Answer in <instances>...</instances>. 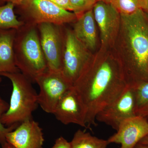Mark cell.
<instances>
[{"instance_id":"26","label":"cell","mask_w":148,"mask_h":148,"mask_svg":"<svg viewBox=\"0 0 148 148\" xmlns=\"http://www.w3.org/2000/svg\"><path fill=\"white\" fill-rule=\"evenodd\" d=\"M134 148H148V145L138 143Z\"/></svg>"},{"instance_id":"8","label":"cell","mask_w":148,"mask_h":148,"mask_svg":"<svg viewBox=\"0 0 148 148\" xmlns=\"http://www.w3.org/2000/svg\"><path fill=\"white\" fill-rule=\"evenodd\" d=\"M64 47L61 72L73 84L84 67L90 60L88 50L78 39L73 30L64 32Z\"/></svg>"},{"instance_id":"22","label":"cell","mask_w":148,"mask_h":148,"mask_svg":"<svg viewBox=\"0 0 148 148\" xmlns=\"http://www.w3.org/2000/svg\"><path fill=\"white\" fill-rule=\"evenodd\" d=\"M51 148H71V146L70 142L64 137H60L56 140L54 145Z\"/></svg>"},{"instance_id":"12","label":"cell","mask_w":148,"mask_h":148,"mask_svg":"<svg viewBox=\"0 0 148 148\" xmlns=\"http://www.w3.org/2000/svg\"><path fill=\"white\" fill-rule=\"evenodd\" d=\"M6 140L15 148H43L45 141L42 128L33 119L19 123L7 133Z\"/></svg>"},{"instance_id":"10","label":"cell","mask_w":148,"mask_h":148,"mask_svg":"<svg viewBox=\"0 0 148 148\" xmlns=\"http://www.w3.org/2000/svg\"><path fill=\"white\" fill-rule=\"evenodd\" d=\"M53 114L63 124L73 123L87 129L85 108L73 86L61 97Z\"/></svg>"},{"instance_id":"28","label":"cell","mask_w":148,"mask_h":148,"mask_svg":"<svg viewBox=\"0 0 148 148\" xmlns=\"http://www.w3.org/2000/svg\"><path fill=\"white\" fill-rule=\"evenodd\" d=\"M143 11L145 12L147 15H148V0H146V4Z\"/></svg>"},{"instance_id":"32","label":"cell","mask_w":148,"mask_h":148,"mask_svg":"<svg viewBox=\"0 0 148 148\" xmlns=\"http://www.w3.org/2000/svg\"><path fill=\"white\" fill-rule=\"evenodd\" d=\"M147 119H148V116L147 117Z\"/></svg>"},{"instance_id":"16","label":"cell","mask_w":148,"mask_h":148,"mask_svg":"<svg viewBox=\"0 0 148 148\" xmlns=\"http://www.w3.org/2000/svg\"><path fill=\"white\" fill-rule=\"evenodd\" d=\"M70 143L71 148H107L110 144L108 140L100 139L81 130L75 132Z\"/></svg>"},{"instance_id":"5","label":"cell","mask_w":148,"mask_h":148,"mask_svg":"<svg viewBox=\"0 0 148 148\" xmlns=\"http://www.w3.org/2000/svg\"><path fill=\"white\" fill-rule=\"evenodd\" d=\"M20 8V20L24 24L38 25L51 23L58 25L74 23L77 16L73 12L59 7L49 0H25Z\"/></svg>"},{"instance_id":"27","label":"cell","mask_w":148,"mask_h":148,"mask_svg":"<svg viewBox=\"0 0 148 148\" xmlns=\"http://www.w3.org/2000/svg\"><path fill=\"white\" fill-rule=\"evenodd\" d=\"M2 148H15L7 142H6L3 145H2Z\"/></svg>"},{"instance_id":"24","label":"cell","mask_w":148,"mask_h":148,"mask_svg":"<svg viewBox=\"0 0 148 148\" xmlns=\"http://www.w3.org/2000/svg\"><path fill=\"white\" fill-rule=\"evenodd\" d=\"M25 0H3L5 3H11L13 4L15 6L21 5Z\"/></svg>"},{"instance_id":"14","label":"cell","mask_w":148,"mask_h":148,"mask_svg":"<svg viewBox=\"0 0 148 148\" xmlns=\"http://www.w3.org/2000/svg\"><path fill=\"white\" fill-rule=\"evenodd\" d=\"M96 24L92 9L79 16L74 22V34L88 50L95 49L97 44Z\"/></svg>"},{"instance_id":"2","label":"cell","mask_w":148,"mask_h":148,"mask_svg":"<svg viewBox=\"0 0 148 148\" xmlns=\"http://www.w3.org/2000/svg\"><path fill=\"white\" fill-rule=\"evenodd\" d=\"M120 16L121 24L132 56L126 67L127 73L132 79L129 86L135 87L148 81V18L143 10Z\"/></svg>"},{"instance_id":"11","label":"cell","mask_w":148,"mask_h":148,"mask_svg":"<svg viewBox=\"0 0 148 148\" xmlns=\"http://www.w3.org/2000/svg\"><path fill=\"white\" fill-rule=\"evenodd\" d=\"M148 135L147 119L135 116L123 122L116 132L108 140L110 144H120L121 148H134Z\"/></svg>"},{"instance_id":"29","label":"cell","mask_w":148,"mask_h":148,"mask_svg":"<svg viewBox=\"0 0 148 148\" xmlns=\"http://www.w3.org/2000/svg\"><path fill=\"white\" fill-rule=\"evenodd\" d=\"M111 0H97V1H102L103 2L110 3Z\"/></svg>"},{"instance_id":"17","label":"cell","mask_w":148,"mask_h":148,"mask_svg":"<svg viewBox=\"0 0 148 148\" xmlns=\"http://www.w3.org/2000/svg\"><path fill=\"white\" fill-rule=\"evenodd\" d=\"M15 5L11 3L0 5V29H17L24 25L14 13Z\"/></svg>"},{"instance_id":"7","label":"cell","mask_w":148,"mask_h":148,"mask_svg":"<svg viewBox=\"0 0 148 148\" xmlns=\"http://www.w3.org/2000/svg\"><path fill=\"white\" fill-rule=\"evenodd\" d=\"M63 26L51 23L37 25L41 46L49 71H61L64 41Z\"/></svg>"},{"instance_id":"23","label":"cell","mask_w":148,"mask_h":148,"mask_svg":"<svg viewBox=\"0 0 148 148\" xmlns=\"http://www.w3.org/2000/svg\"><path fill=\"white\" fill-rule=\"evenodd\" d=\"M49 1L61 8L66 10L73 12V8L71 5L69 0H49Z\"/></svg>"},{"instance_id":"31","label":"cell","mask_w":148,"mask_h":148,"mask_svg":"<svg viewBox=\"0 0 148 148\" xmlns=\"http://www.w3.org/2000/svg\"><path fill=\"white\" fill-rule=\"evenodd\" d=\"M1 77H0V82H1Z\"/></svg>"},{"instance_id":"15","label":"cell","mask_w":148,"mask_h":148,"mask_svg":"<svg viewBox=\"0 0 148 148\" xmlns=\"http://www.w3.org/2000/svg\"><path fill=\"white\" fill-rule=\"evenodd\" d=\"M16 29H0V73L20 72L14 56V38Z\"/></svg>"},{"instance_id":"13","label":"cell","mask_w":148,"mask_h":148,"mask_svg":"<svg viewBox=\"0 0 148 148\" xmlns=\"http://www.w3.org/2000/svg\"><path fill=\"white\" fill-rule=\"evenodd\" d=\"M95 22L101 32V42L106 45L114 39L121 24L120 14L111 3L97 1L93 8Z\"/></svg>"},{"instance_id":"19","label":"cell","mask_w":148,"mask_h":148,"mask_svg":"<svg viewBox=\"0 0 148 148\" xmlns=\"http://www.w3.org/2000/svg\"><path fill=\"white\" fill-rule=\"evenodd\" d=\"M110 3L120 14L128 15L143 10L146 0H111Z\"/></svg>"},{"instance_id":"6","label":"cell","mask_w":148,"mask_h":148,"mask_svg":"<svg viewBox=\"0 0 148 148\" xmlns=\"http://www.w3.org/2000/svg\"><path fill=\"white\" fill-rule=\"evenodd\" d=\"M40 88L38 103L43 110L53 114L61 97L73 84L61 71L47 70L39 76L35 81Z\"/></svg>"},{"instance_id":"3","label":"cell","mask_w":148,"mask_h":148,"mask_svg":"<svg viewBox=\"0 0 148 148\" xmlns=\"http://www.w3.org/2000/svg\"><path fill=\"white\" fill-rule=\"evenodd\" d=\"M14 48L18 70L35 82L37 78L47 70L37 25L24 24L16 29Z\"/></svg>"},{"instance_id":"18","label":"cell","mask_w":148,"mask_h":148,"mask_svg":"<svg viewBox=\"0 0 148 148\" xmlns=\"http://www.w3.org/2000/svg\"><path fill=\"white\" fill-rule=\"evenodd\" d=\"M135 111L136 116H148V81L134 88Z\"/></svg>"},{"instance_id":"30","label":"cell","mask_w":148,"mask_h":148,"mask_svg":"<svg viewBox=\"0 0 148 148\" xmlns=\"http://www.w3.org/2000/svg\"><path fill=\"white\" fill-rule=\"evenodd\" d=\"M4 3L3 0H0V5H3Z\"/></svg>"},{"instance_id":"21","label":"cell","mask_w":148,"mask_h":148,"mask_svg":"<svg viewBox=\"0 0 148 148\" xmlns=\"http://www.w3.org/2000/svg\"><path fill=\"white\" fill-rule=\"evenodd\" d=\"M73 12L77 17L87 11L92 9L97 0H69Z\"/></svg>"},{"instance_id":"9","label":"cell","mask_w":148,"mask_h":148,"mask_svg":"<svg viewBox=\"0 0 148 148\" xmlns=\"http://www.w3.org/2000/svg\"><path fill=\"white\" fill-rule=\"evenodd\" d=\"M135 116L134 88L128 86L116 101L98 114L96 119L116 131L123 122Z\"/></svg>"},{"instance_id":"4","label":"cell","mask_w":148,"mask_h":148,"mask_svg":"<svg viewBox=\"0 0 148 148\" xmlns=\"http://www.w3.org/2000/svg\"><path fill=\"white\" fill-rule=\"evenodd\" d=\"M0 76L10 80L12 85L9 107L2 117L3 124L9 127L32 119L39 105L38 94L33 82L20 72L1 73Z\"/></svg>"},{"instance_id":"20","label":"cell","mask_w":148,"mask_h":148,"mask_svg":"<svg viewBox=\"0 0 148 148\" xmlns=\"http://www.w3.org/2000/svg\"><path fill=\"white\" fill-rule=\"evenodd\" d=\"M9 105L0 96V144L3 145L6 142V136L9 132L12 131L19 124H14L9 127H6L1 121L2 116L8 110Z\"/></svg>"},{"instance_id":"1","label":"cell","mask_w":148,"mask_h":148,"mask_svg":"<svg viewBox=\"0 0 148 148\" xmlns=\"http://www.w3.org/2000/svg\"><path fill=\"white\" fill-rule=\"evenodd\" d=\"M119 69L106 61L92 67L89 60L74 82L73 87L86 110L87 129L97 125L98 114L116 101L128 86Z\"/></svg>"},{"instance_id":"25","label":"cell","mask_w":148,"mask_h":148,"mask_svg":"<svg viewBox=\"0 0 148 148\" xmlns=\"http://www.w3.org/2000/svg\"><path fill=\"white\" fill-rule=\"evenodd\" d=\"M139 143L148 145V135L143 138Z\"/></svg>"}]
</instances>
